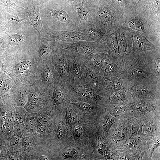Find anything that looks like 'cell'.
I'll list each match as a JSON object with an SVG mask.
<instances>
[{
  "label": "cell",
  "instance_id": "3957f363",
  "mask_svg": "<svg viewBox=\"0 0 160 160\" xmlns=\"http://www.w3.org/2000/svg\"><path fill=\"white\" fill-rule=\"evenodd\" d=\"M68 64V75L67 82L64 83L65 87L84 86L81 67V55L66 50Z\"/></svg>",
  "mask_w": 160,
  "mask_h": 160
},
{
  "label": "cell",
  "instance_id": "83f0119b",
  "mask_svg": "<svg viewBox=\"0 0 160 160\" xmlns=\"http://www.w3.org/2000/svg\"><path fill=\"white\" fill-rule=\"evenodd\" d=\"M114 109L117 114L122 116L125 115L128 111V108L126 106L121 105H116L114 108Z\"/></svg>",
  "mask_w": 160,
  "mask_h": 160
},
{
  "label": "cell",
  "instance_id": "1f68e13d",
  "mask_svg": "<svg viewBox=\"0 0 160 160\" xmlns=\"http://www.w3.org/2000/svg\"><path fill=\"white\" fill-rule=\"evenodd\" d=\"M11 86L8 80H1L0 81V88L1 92H6L9 89Z\"/></svg>",
  "mask_w": 160,
  "mask_h": 160
},
{
  "label": "cell",
  "instance_id": "7dc6e473",
  "mask_svg": "<svg viewBox=\"0 0 160 160\" xmlns=\"http://www.w3.org/2000/svg\"><path fill=\"white\" fill-rule=\"evenodd\" d=\"M66 0L69 2H73L75 0Z\"/></svg>",
  "mask_w": 160,
  "mask_h": 160
},
{
  "label": "cell",
  "instance_id": "f35d334b",
  "mask_svg": "<svg viewBox=\"0 0 160 160\" xmlns=\"http://www.w3.org/2000/svg\"><path fill=\"white\" fill-rule=\"evenodd\" d=\"M19 138L16 136H13L10 140V144L13 148L16 147L19 144Z\"/></svg>",
  "mask_w": 160,
  "mask_h": 160
},
{
  "label": "cell",
  "instance_id": "5bb4252c",
  "mask_svg": "<svg viewBox=\"0 0 160 160\" xmlns=\"http://www.w3.org/2000/svg\"><path fill=\"white\" fill-rule=\"evenodd\" d=\"M132 39L133 50L134 53H140L143 51L152 50L156 49L154 45L140 35H135L133 36Z\"/></svg>",
  "mask_w": 160,
  "mask_h": 160
},
{
  "label": "cell",
  "instance_id": "e0dca14e",
  "mask_svg": "<svg viewBox=\"0 0 160 160\" xmlns=\"http://www.w3.org/2000/svg\"><path fill=\"white\" fill-rule=\"evenodd\" d=\"M52 66L50 65H46L43 68L41 72V75L44 81L47 83L54 84V79L56 70L53 71Z\"/></svg>",
  "mask_w": 160,
  "mask_h": 160
},
{
  "label": "cell",
  "instance_id": "7402d4cb",
  "mask_svg": "<svg viewBox=\"0 0 160 160\" xmlns=\"http://www.w3.org/2000/svg\"><path fill=\"white\" fill-rule=\"evenodd\" d=\"M8 35L3 29L0 28V48H5L8 46Z\"/></svg>",
  "mask_w": 160,
  "mask_h": 160
},
{
  "label": "cell",
  "instance_id": "e575fe53",
  "mask_svg": "<svg viewBox=\"0 0 160 160\" xmlns=\"http://www.w3.org/2000/svg\"><path fill=\"white\" fill-rule=\"evenodd\" d=\"M28 100L31 105H34L37 103L38 101V97L36 93H31L29 95Z\"/></svg>",
  "mask_w": 160,
  "mask_h": 160
},
{
  "label": "cell",
  "instance_id": "8fae6325",
  "mask_svg": "<svg viewBox=\"0 0 160 160\" xmlns=\"http://www.w3.org/2000/svg\"><path fill=\"white\" fill-rule=\"evenodd\" d=\"M125 81V88L130 92L140 97L152 98L156 92H159L160 86H146L129 84Z\"/></svg>",
  "mask_w": 160,
  "mask_h": 160
},
{
  "label": "cell",
  "instance_id": "30bf717a",
  "mask_svg": "<svg viewBox=\"0 0 160 160\" xmlns=\"http://www.w3.org/2000/svg\"><path fill=\"white\" fill-rule=\"evenodd\" d=\"M55 47L54 51L50 60H51L53 63L56 71L63 83H65L67 81L68 75L66 50Z\"/></svg>",
  "mask_w": 160,
  "mask_h": 160
},
{
  "label": "cell",
  "instance_id": "8992f818",
  "mask_svg": "<svg viewBox=\"0 0 160 160\" xmlns=\"http://www.w3.org/2000/svg\"><path fill=\"white\" fill-rule=\"evenodd\" d=\"M73 4L80 21V29H84L93 24L96 7L88 0H75Z\"/></svg>",
  "mask_w": 160,
  "mask_h": 160
},
{
  "label": "cell",
  "instance_id": "d6a6232c",
  "mask_svg": "<svg viewBox=\"0 0 160 160\" xmlns=\"http://www.w3.org/2000/svg\"><path fill=\"white\" fill-rule=\"evenodd\" d=\"M22 63L18 66L17 70L20 73H23L30 69L31 65L27 62H23Z\"/></svg>",
  "mask_w": 160,
  "mask_h": 160
},
{
  "label": "cell",
  "instance_id": "8d00e7d4",
  "mask_svg": "<svg viewBox=\"0 0 160 160\" xmlns=\"http://www.w3.org/2000/svg\"><path fill=\"white\" fill-rule=\"evenodd\" d=\"M98 150L101 152L104 153L107 150V146L105 143L101 140H99L97 142Z\"/></svg>",
  "mask_w": 160,
  "mask_h": 160
},
{
  "label": "cell",
  "instance_id": "52a82bcc",
  "mask_svg": "<svg viewBox=\"0 0 160 160\" xmlns=\"http://www.w3.org/2000/svg\"><path fill=\"white\" fill-rule=\"evenodd\" d=\"M81 64L83 76L85 82V84L83 86L93 90L99 95L103 94V79L99 72L85 64L82 58Z\"/></svg>",
  "mask_w": 160,
  "mask_h": 160
},
{
  "label": "cell",
  "instance_id": "5b68a950",
  "mask_svg": "<svg viewBox=\"0 0 160 160\" xmlns=\"http://www.w3.org/2000/svg\"><path fill=\"white\" fill-rule=\"evenodd\" d=\"M44 33L40 38L43 41L73 43L80 41H85L83 29L59 31L48 28H44Z\"/></svg>",
  "mask_w": 160,
  "mask_h": 160
},
{
  "label": "cell",
  "instance_id": "9c48e42d",
  "mask_svg": "<svg viewBox=\"0 0 160 160\" xmlns=\"http://www.w3.org/2000/svg\"><path fill=\"white\" fill-rule=\"evenodd\" d=\"M23 19L36 31L40 37L44 35V30L40 16L39 5L35 0L32 1L25 9Z\"/></svg>",
  "mask_w": 160,
  "mask_h": 160
},
{
  "label": "cell",
  "instance_id": "cb8c5ba5",
  "mask_svg": "<svg viewBox=\"0 0 160 160\" xmlns=\"http://www.w3.org/2000/svg\"><path fill=\"white\" fill-rule=\"evenodd\" d=\"M66 113L68 120L71 124H75L77 121V117L76 113L71 108L68 107Z\"/></svg>",
  "mask_w": 160,
  "mask_h": 160
},
{
  "label": "cell",
  "instance_id": "f1b7e54d",
  "mask_svg": "<svg viewBox=\"0 0 160 160\" xmlns=\"http://www.w3.org/2000/svg\"><path fill=\"white\" fill-rule=\"evenodd\" d=\"M76 148L71 147L65 150L63 153L62 157L64 159H67L73 156L76 152Z\"/></svg>",
  "mask_w": 160,
  "mask_h": 160
},
{
  "label": "cell",
  "instance_id": "4316f807",
  "mask_svg": "<svg viewBox=\"0 0 160 160\" xmlns=\"http://www.w3.org/2000/svg\"><path fill=\"white\" fill-rule=\"evenodd\" d=\"M125 136V133L123 130H118L114 134L113 141L116 143L119 142L124 139Z\"/></svg>",
  "mask_w": 160,
  "mask_h": 160
},
{
  "label": "cell",
  "instance_id": "74e56055",
  "mask_svg": "<svg viewBox=\"0 0 160 160\" xmlns=\"http://www.w3.org/2000/svg\"><path fill=\"white\" fill-rule=\"evenodd\" d=\"M74 132L75 137L79 138L82 134V128L81 126H76L75 128Z\"/></svg>",
  "mask_w": 160,
  "mask_h": 160
},
{
  "label": "cell",
  "instance_id": "4dcf8cb0",
  "mask_svg": "<svg viewBox=\"0 0 160 160\" xmlns=\"http://www.w3.org/2000/svg\"><path fill=\"white\" fill-rule=\"evenodd\" d=\"M65 134V127L63 125H60L58 126L56 132V135L59 139H63Z\"/></svg>",
  "mask_w": 160,
  "mask_h": 160
},
{
  "label": "cell",
  "instance_id": "d6986e66",
  "mask_svg": "<svg viewBox=\"0 0 160 160\" xmlns=\"http://www.w3.org/2000/svg\"><path fill=\"white\" fill-rule=\"evenodd\" d=\"M71 104L74 107L83 111H90L93 108L90 103L82 101H77L73 102Z\"/></svg>",
  "mask_w": 160,
  "mask_h": 160
},
{
  "label": "cell",
  "instance_id": "7bdbcfd3",
  "mask_svg": "<svg viewBox=\"0 0 160 160\" xmlns=\"http://www.w3.org/2000/svg\"><path fill=\"white\" fill-rule=\"evenodd\" d=\"M89 1L97 7L98 4L99 3L100 0H88Z\"/></svg>",
  "mask_w": 160,
  "mask_h": 160
},
{
  "label": "cell",
  "instance_id": "6da1fadb",
  "mask_svg": "<svg viewBox=\"0 0 160 160\" xmlns=\"http://www.w3.org/2000/svg\"><path fill=\"white\" fill-rule=\"evenodd\" d=\"M39 9L44 28L57 31L80 29L73 2L52 0L40 5Z\"/></svg>",
  "mask_w": 160,
  "mask_h": 160
},
{
  "label": "cell",
  "instance_id": "7c38bea8",
  "mask_svg": "<svg viewBox=\"0 0 160 160\" xmlns=\"http://www.w3.org/2000/svg\"><path fill=\"white\" fill-rule=\"evenodd\" d=\"M108 54L105 52H99L89 55H81V57L85 64L99 72Z\"/></svg>",
  "mask_w": 160,
  "mask_h": 160
},
{
  "label": "cell",
  "instance_id": "4fadbf2b",
  "mask_svg": "<svg viewBox=\"0 0 160 160\" xmlns=\"http://www.w3.org/2000/svg\"><path fill=\"white\" fill-rule=\"evenodd\" d=\"M125 82L119 78L113 77L103 80V89L104 93H113L125 88Z\"/></svg>",
  "mask_w": 160,
  "mask_h": 160
},
{
  "label": "cell",
  "instance_id": "44dd1931",
  "mask_svg": "<svg viewBox=\"0 0 160 160\" xmlns=\"http://www.w3.org/2000/svg\"><path fill=\"white\" fill-rule=\"evenodd\" d=\"M7 13L0 5V28L5 31L7 23Z\"/></svg>",
  "mask_w": 160,
  "mask_h": 160
},
{
  "label": "cell",
  "instance_id": "bcb514c9",
  "mask_svg": "<svg viewBox=\"0 0 160 160\" xmlns=\"http://www.w3.org/2000/svg\"><path fill=\"white\" fill-rule=\"evenodd\" d=\"M145 132L149 134L152 132V129L151 127H148L146 128Z\"/></svg>",
  "mask_w": 160,
  "mask_h": 160
},
{
  "label": "cell",
  "instance_id": "2e32d148",
  "mask_svg": "<svg viewBox=\"0 0 160 160\" xmlns=\"http://www.w3.org/2000/svg\"><path fill=\"white\" fill-rule=\"evenodd\" d=\"M83 32L86 41L100 43L104 38L103 33L96 28L93 24L83 29Z\"/></svg>",
  "mask_w": 160,
  "mask_h": 160
},
{
  "label": "cell",
  "instance_id": "603a6c76",
  "mask_svg": "<svg viewBox=\"0 0 160 160\" xmlns=\"http://www.w3.org/2000/svg\"><path fill=\"white\" fill-rule=\"evenodd\" d=\"M153 105L148 103L141 102L138 103L136 106V110L140 112H145L149 111Z\"/></svg>",
  "mask_w": 160,
  "mask_h": 160
},
{
  "label": "cell",
  "instance_id": "484cf974",
  "mask_svg": "<svg viewBox=\"0 0 160 160\" xmlns=\"http://www.w3.org/2000/svg\"><path fill=\"white\" fill-rule=\"evenodd\" d=\"M25 116L23 114L17 113L15 117V120L16 124L19 127L22 128L24 127L25 123Z\"/></svg>",
  "mask_w": 160,
  "mask_h": 160
},
{
  "label": "cell",
  "instance_id": "ac0fdd59",
  "mask_svg": "<svg viewBox=\"0 0 160 160\" xmlns=\"http://www.w3.org/2000/svg\"><path fill=\"white\" fill-rule=\"evenodd\" d=\"M7 23L5 30L10 26L21 25L27 22L24 19L15 15L7 13Z\"/></svg>",
  "mask_w": 160,
  "mask_h": 160
},
{
  "label": "cell",
  "instance_id": "ba28073f",
  "mask_svg": "<svg viewBox=\"0 0 160 160\" xmlns=\"http://www.w3.org/2000/svg\"><path fill=\"white\" fill-rule=\"evenodd\" d=\"M124 58H114L108 54L99 71L103 80L116 77L119 78L124 67Z\"/></svg>",
  "mask_w": 160,
  "mask_h": 160
},
{
  "label": "cell",
  "instance_id": "f546056e",
  "mask_svg": "<svg viewBox=\"0 0 160 160\" xmlns=\"http://www.w3.org/2000/svg\"><path fill=\"white\" fill-rule=\"evenodd\" d=\"M115 118L110 115H108L105 116V119L104 127L109 130L112 125L113 124Z\"/></svg>",
  "mask_w": 160,
  "mask_h": 160
},
{
  "label": "cell",
  "instance_id": "d590c367",
  "mask_svg": "<svg viewBox=\"0 0 160 160\" xmlns=\"http://www.w3.org/2000/svg\"><path fill=\"white\" fill-rule=\"evenodd\" d=\"M33 0H13V1L18 6L26 8L30 3Z\"/></svg>",
  "mask_w": 160,
  "mask_h": 160
},
{
  "label": "cell",
  "instance_id": "ffe728a7",
  "mask_svg": "<svg viewBox=\"0 0 160 160\" xmlns=\"http://www.w3.org/2000/svg\"><path fill=\"white\" fill-rule=\"evenodd\" d=\"M128 91L126 88L119 90L112 94L111 98L116 101H124L126 100Z\"/></svg>",
  "mask_w": 160,
  "mask_h": 160
},
{
  "label": "cell",
  "instance_id": "ab89813d",
  "mask_svg": "<svg viewBox=\"0 0 160 160\" xmlns=\"http://www.w3.org/2000/svg\"><path fill=\"white\" fill-rule=\"evenodd\" d=\"M160 145V139L159 138L156 139L154 140L152 143L153 151Z\"/></svg>",
  "mask_w": 160,
  "mask_h": 160
},
{
  "label": "cell",
  "instance_id": "681fc988",
  "mask_svg": "<svg viewBox=\"0 0 160 160\" xmlns=\"http://www.w3.org/2000/svg\"></svg>",
  "mask_w": 160,
  "mask_h": 160
},
{
  "label": "cell",
  "instance_id": "ee69618b",
  "mask_svg": "<svg viewBox=\"0 0 160 160\" xmlns=\"http://www.w3.org/2000/svg\"><path fill=\"white\" fill-rule=\"evenodd\" d=\"M138 126L135 125H132L131 127L132 131L133 132H136L138 131Z\"/></svg>",
  "mask_w": 160,
  "mask_h": 160
},
{
  "label": "cell",
  "instance_id": "60d3db41",
  "mask_svg": "<svg viewBox=\"0 0 160 160\" xmlns=\"http://www.w3.org/2000/svg\"><path fill=\"white\" fill-rule=\"evenodd\" d=\"M140 137L139 136H135L134 137L132 140V143L133 144H136L140 141Z\"/></svg>",
  "mask_w": 160,
  "mask_h": 160
},
{
  "label": "cell",
  "instance_id": "7a4b0ae2",
  "mask_svg": "<svg viewBox=\"0 0 160 160\" xmlns=\"http://www.w3.org/2000/svg\"><path fill=\"white\" fill-rule=\"evenodd\" d=\"M124 67L119 77L131 84L160 86V76L153 68L149 59L124 57Z\"/></svg>",
  "mask_w": 160,
  "mask_h": 160
},
{
  "label": "cell",
  "instance_id": "b9f144b4",
  "mask_svg": "<svg viewBox=\"0 0 160 160\" xmlns=\"http://www.w3.org/2000/svg\"><path fill=\"white\" fill-rule=\"evenodd\" d=\"M37 3L39 5H40L44 3L49 1L54 0H35Z\"/></svg>",
  "mask_w": 160,
  "mask_h": 160
},
{
  "label": "cell",
  "instance_id": "d4e9b609",
  "mask_svg": "<svg viewBox=\"0 0 160 160\" xmlns=\"http://www.w3.org/2000/svg\"><path fill=\"white\" fill-rule=\"evenodd\" d=\"M14 121V116L13 113H8L6 117L5 123L7 129L9 130H12L13 126Z\"/></svg>",
  "mask_w": 160,
  "mask_h": 160
},
{
  "label": "cell",
  "instance_id": "277c9868",
  "mask_svg": "<svg viewBox=\"0 0 160 160\" xmlns=\"http://www.w3.org/2000/svg\"><path fill=\"white\" fill-rule=\"evenodd\" d=\"M57 48L76 52L82 55H87L99 52L106 53L103 45L99 42L80 41L73 43L52 41Z\"/></svg>",
  "mask_w": 160,
  "mask_h": 160
},
{
  "label": "cell",
  "instance_id": "f6af8a7d",
  "mask_svg": "<svg viewBox=\"0 0 160 160\" xmlns=\"http://www.w3.org/2000/svg\"><path fill=\"white\" fill-rule=\"evenodd\" d=\"M24 99H25L24 96L23 95H22L19 99L18 100L19 103H23L25 100Z\"/></svg>",
  "mask_w": 160,
  "mask_h": 160
},
{
  "label": "cell",
  "instance_id": "c3c4849f",
  "mask_svg": "<svg viewBox=\"0 0 160 160\" xmlns=\"http://www.w3.org/2000/svg\"><path fill=\"white\" fill-rule=\"evenodd\" d=\"M12 1H13V0H11Z\"/></svg>",
  "mask_w": 160,
  "mask_h": 160
},
{
  "label": "cell",
  "instance_id": "836d02e7",
  "mask_svg": "<svg viewBox=\"0 0 160 160\" xmlns=\"http://www.w3.org/2000/svg\"><path fill=\"white\" fill-rule=\"evenodd\" d=\"M34 119L32 114L29 115L27 117L25 122L26 128L28 130L31 129L33 127Z\"/></svg>",
  "mask_w": 160,
  "mask_h": 160
},
{
  "label": "cell",
  "instance_id": "9a60e30c",
  "mask_svg": "<svg viewBox=\"0 0 160 160\" xmlns=\"http://www.w3.org/2000/svg\"><path fill=\"white\" fill-rule=\"evenodd\" d=\"M0 5L7 13L23 19L25 9L18 6L11 0H0Z\"/></svg>",
  "mask_w": 160,
  "mask_h": 160
}]
</instances>
